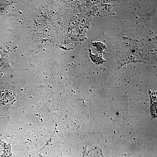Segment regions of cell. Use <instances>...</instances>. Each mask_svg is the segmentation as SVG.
Masks as SVG:
<instances>
[{
    "label": "cell",
    "instance_id": "cell-1",
    "mask_svg": "<svg viewBox=\"0 0 157 157\" xmlns=\"http://www.w3.org/2000/svg\"><path fill=\"white\" fill-rule=\"evenodd\" d=\"M15 92L12 89L9 87L2 88L0 89V99L3 101L4 99L10 100L14 96Z\"/></svg>",
    "mask_w": 157,
    "mask_h": 157
}]
</instances>
